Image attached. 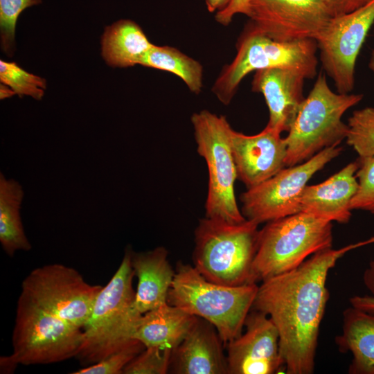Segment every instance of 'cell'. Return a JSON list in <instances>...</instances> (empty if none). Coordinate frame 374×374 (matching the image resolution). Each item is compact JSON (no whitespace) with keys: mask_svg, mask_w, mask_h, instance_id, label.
I'll return each mask as SVG.
<instances>
[{"mask_svg":"<svg viewBox=\"0 0 374 374\" xmlns=\"http://www.w3.org/2000/svg\"><path fill=\"white\" fill-rule=\"evenodd\" d=\"M357 168L356 161L320 184L307 185L299 197L301 212L330 222L348 223L352 215L350 202L359 188Z\"/></svg>","mask_w":374,"mask_h":374,"instance_id":"obj_18","label":"cell"},{"mask_svg":"<svg viewBox=\"0 0 374 374\" xmlns=\"http://www.w3.org/2000/svg\"><path fill=\"white\" fill-rule=\"evenodd\" d=\"M145 346L136 339L101 361L84 366L72 374H121L125 366L144 348Z\"/></svg>","mask_w":374,"mask_h":374,"instance_id":"obj_28","label":"cell"},{"mask_svg":"<svg viewBox=\"0 0 374 374\" xmlns=\"http://www.w3.org/2000/svg\"><path fill=\"white\" fill-rule=\"evenodd\" d=\"M197 317L166 303L143 314L132 338L145 347H158L172 351L184 339Z\"/></svg>","mask_w":374,"mask_h":374,"instance_id":"obj_20","label":"cell"},{"mask_svg":"<svg viewBox=\"0 0 374 374\" xmlns=\"http://www.w3.org/2000/svg\"><path fill=\"white\" fill-rule=\"evenodd\" d=\"M341 353H350V374H374V314L354 307L343 312L341 333L335 337Z\"/></svg>","mask_w":374,"mask_h":374,"instance_id":"obj_21","label":"cell"},{"mask_svg":"<svg viewBox=\"0 0 374 374\" xmlns=\"http://www.w3.org/2000/svg\"><path fill=\"white\" fill-rule=\"evenodd\" d=\"M0 80L20 97L28 96L38 100L46 88L45 79L28 73L15 62L0 61Z\"/></svg>","mask_w":374,"mask_h":374,"instance_id":"obj_26","label":"cell"},{"mask_svg":"<svg viewBox=\"0 0 374 374\" xmlns=\"http://www.w3.org/2000/svg\"><path fill=\"white\" fill-rule=\"evenodd\" d=\"M346 138L359 157H374V107L355 110L348 119Z\"/></svg>","mask_w":374,"mask_h":374,"instance_id":"obj_25","label":"cell"},{"mask_svg":"<svg viewBox=\"0 0 374 374\" xmlns=\"http://www.w3.org/2000/svg\"><path fill=\"white\" fill-rule=\"evenodd\" d=\"M373 32H374V30H373Z\"/></svg>","mask_w":374,"mask_h":374,"instance_id":"obj_38","label":"cell"},{"mask_svg":"<svg viewBox=\"0 0 374 374\" xmlns=\"http://www.w3.org/2000/svg\"><path fill=\"white\" fill-rule=\"evenodd\" d=\"M332 222L299 212L266 223L258 232L251 283L290 271L332 247Z\"/></svg>","mask_w":374,"mask_h":374,"instance_id":"obj_4","label":"cell"},{"mask_svg":"<svg viewBox=\"0 0 374 374\" xmlns=\"http://www.w3.org/2000/svg\"><path fill=\"white\" fill-rule=\"evenodd\" d=\"M15 93L14 91L7 86L6 84H4L3 83L1 84L0 87V98L1 100H3L7 98H10Z\"/></svg>","mask_w":374,"mask_h":374,"instance_id":"obj_36","label":"cell"},{"mask_svg":"<svg viewBox=\"0 0 374 374\" xmlns=\"http://www.w3.org/2000/svg\"><path fill=\"white\" fill-rule=\"evenodd\" d=\"M368 67L374 74V49L372 51L368 62Z\"/></svg>","mask_w":374,"mask_h":374,"instance_id":"obj_37","label":"cell"},{"mask_svg":"<svg viewBox=\"0 0 374 374\" xmlns=\"http://www.w3.org/2000/svg\"><path fill=\"white\" fill-rule=\"evenodd\" d=\"M357 161L359 188L350 207L352 211H365L374 214V157H359Z\"/></svg>","mask_w":374,"mask_h":374,"instance_id":"obj_30","label":"cell"},{"mask_svg":"<svg viewBox=\"0 0 374 374\" xmlns=\"http://www.w3.org/2000/svg\"><path fill=\"white\" fill-rule=\"evenodd\" d=\"M244 327L245 331L226 344L229 374L285 373L278 332L271 319L251 309Z\"/></svg>","mask_w":374,"mask_h":374,"instance_id":"obj_14","label":"cell"},{"mask_svg":"<svg viewBox=\"0 0 374 374\" xmlns=\"http://www.w3.org/2000/svg\"><path fill=\"white\" fill-rule=\"evenodd\" d=\"M140 65L176 75L184 81L189 90L195 94L202 91V65L176 48L154 44L144 55Z\"/></svg>","mask_w":374,"mask_h":374,"instance_id":"obj_24","label":"cell"},{"mask_svg":"<svg viewBox=\"0 0 374 374\" xmlns=\"http://www.w3.org/2000/svg\"><path fill=\"white\" fill-rule=\"evenodd\" d=\"M258 224L230 223L205 217L195 231L193 267L206 280L227 286L250 283Z\"/></svg>","mask_w":374,"mask_h":374,"instance_id":"obj_5","label":"cell"},{"mask_svg":"<svg viewBox=\"0 0 374 374\" xmlns=\"http://www.w3.org/2000/svg\"><path fill=\"white\" fill-rule=\"evenodd\" d=\"M197 151L206 163L208 182L206 217L230 223L247 219L240 210L234 191L236 169L231 146L233 129L224 116L204 109L191 116Z\"/></svg>","mask_w":374,"mask_h":374,"instance_id":"obj_8","label":"cell"},{"mask_svg":"<svg viewBox=\"0 0 374 374\" xmlns=\"http://www.w3.org/2000/svg\"><path fill=\"white\" fill-rule=\"evenodd\" d=\"M342 151L338 146L323 149L303 163L283 168L240 196L241 212L258 224L301 212L299 197L312 176Z\"/></svg>","mask_w":374,"mask_h":374,"instance_id":"obj_10","label":"cell"},{"mask_svg":"<svg viewBox=\"0 0 374 374\" xmlns=\"http://www.w3.org/2000/svg\"><path fill=\"white\" fill-rule=\"evenodd\" d=\"M305 75L290 68L274 67L255 71L251 89L263 95L269 109L267 127L281 134L288 132L305 97Z\"/></svg>","mask_w":374,"mask_h":374,"instance_id":"obj_16","label":"cell"},{"mask_svg":"<svg viewBox=\"0 0 374 374\" xmlns=\"http://www.w3.org/2000/svg\"><path fill=\"white\" fill-rule=\"evenodd\" d=\"M249 0H230L228 5L222 10L216 13V20L222 25H228L233 17L241 13L247 15Z\"/></svg>","mask_w":374,"mask_h":374,"instance_id":"obj_33","label":"cell"},{"mask_svg":"<svg viewBox=\"0 0 374 374\" xmlns=\"http://www.w3.org/2000/svg\"><path fill=\"white\" fill-rule=\"evenodd\" d=\"M230 0H206V5L209 12L220 11L229 3Z\"/></svg>","mask_w":374,"mask_h":374,"instance_id":"obj_35","label":"cell"},{"mask_svg":"<svg viewBox=\"0 0 374 374\" xmlns=\"http://www.w3.org/2000/svg\"><path fill=\"white\" fill-rule=\"evenodd\" d=\"M373 24L374 0H371L353 12L330 17L315 39L322 66L337 92L353 91L356 61Z\"/></svg>","mask_w":374,"mask_h":374,"instance_id":"obj_12","label":"cell"},{"mask_svg":"<svg viewBox=\"0 0 374 374\" xmlns=\"http://www.w3.org/2000/svg\"><path fill=\"white\" fill-rule=\"evenodd\" d=\"M330 16L336 17L353 12L371 0H320Z\"/></svg>","mask_w":374,"mask_h":374,"instance_id":"obj_32","label":"cell"},{"mask_svg":"<svg viewBox=\"0 0 374 374\" xmlns=\"http://www.w3.org/2000/svg\"><path fill=\"white\" fill-rule=\"evenodd\" d=\"M132 267L138 278L134 306L141 314L168 303L175 271L168 260L164 247L134 253Z\"/></svg>","mask_w":374,"mask_h":374,"instance_id":"obj_19","label":"cell"},{"mask_svg":"<svg viewBox=\"0 0 374 374\" xmlns=\"http://www.w3.org/2000/svg\"><path fill=\"white\" fill-rule=\"evenodd\" d=\"M371 240L320 251L296 268L258 286L252 309L267 314L279 335L285 373L311 374L321 323L329 299L330 270L349 251Z\"/></svg>","mask_w":374,"mask_h":374,"instance_id":"obj_1","label":"cell"},{"mask_svg":"<svg viewBox=\"0 0 374 374\" xmlns=\"http://www.w3.org/2000/svg\"><path fill=\"white\" fill-rule=\"evenodd\" d=\"M236 47L233 60L224 66L212 87L213 93L225 105L231 103L243 78L252 71L283 67L298 70L307 79L317 75L318 48L314 39L276 41L249 22Z\"/></svg>","mask_w":374,"mask_h":374,"instance_id":"obj_7","label":"cell"},{"mask_svg":"<svg viewBox=\"0 0 374 374\" xmlns=\"http://www.w3.org/2000/svg\"><path fill=\"white\" fill-rule=\"evenodd\" d=\"M132 255L131 249L127 248L115 274L98 294L82 328L83 339L76 357L85 366L101 361L134 339L132 335L142 314L134 306Z\"/></svg>","mask_w":374,"mask_h":374,"instance_id":"obj_2","label":"cell"},{"mask_svg":"<svg viewBox=\"0 0 374 374\" xmlns=\"http://www.w3.org/2000/svg\"><path fill=\"white\" fill-rule=\"evenodd\" d=\"M258 288L257 283L227 286L211 282L193 266L179 262L168 303L211 323L225 346L242 332Z\"/></svg>","mask_w":374,"mask_h":374,"instance_id":"obj_3","label":"cell"},{"mask_svg":"<svg viewBox=\"0 0 374 374\" xmlns=\"http://www.w3.org/2000/svg\"><path fill=\"white\" fill-rule=\"evenodd\" d=\"M172 350L145 347L124 368L125 374H166L169 371Z\"/></svg>","mask_w":374,"mask_h":374,"instance_id":"obj_29","label":"cell"},{"mask_svg":"<svg viewBox=\"0 0 374 374\" xmlns=\"http://www.w3.org/2000/svg\"><path fill=\"white\" fill-rule=\"evenodd\" d=\"M246 15L255 28L279 42L315 40L331 17L320 0H249Z\"/></svg>","mask_w":374,"mask_h":374,"instance_id":"obj_13","label":"cell"},{"mask_svg":"<svg viewBox=\"0 0 374 374\" xmlns=\"http://www.w3.org/2000/svg\"><path fill=\"white\" fill-rule=\"evenodd\" d=\"M363 281L371 295L354 296L349 300L352 307L374 314V259L363 274Z\"/></svg>","mask_w":374,"mask_h":374,"instance_id":"obj_31","label":"cell"},{"mask_svg":"<svg viewBox=\"0 0 374 374\" xmlns=\"http://www.w3.org/2000/svg\"><path fill=\"white\" fill-rule=\"evenodd\" d=\"M42 3V0H0L1 44L3 52L10 55L14 51L17 19L26 8Z\"/></svg>","mask_w":374,"mask_h":374,"instance_id":"obj_27","label":"cell"},{"mask_svg":"<svg viewBox=\"0 0 374 374\" xmlns=\"http://www.w3.org/2000/svg\"><path fill=\"white\" fill-rule=\"evenodd\" d=\"M231 146L237 179L247 189L269 179L286 166L285 139L267 126L254 135L232 129Z\"/></svg>","mask_w":374,"mask_h":374,"instance_id":"obj_15","label":"cell"},{"mask_svg":"<svg viewBox=\"0 0 374 374\" xmlns=\"http://www.w3.org/2000/svg\"><path fill=\"white\" fill-rule=\"evenodd\" d=\"M153 45L136 22L120 19L105 28L101 39V54L110 66L130 67L140 64Z\"/></svg>","mask_w":374,"mask_h":374,"instance_id":"obj_22","label":"cell"},{"mask_svg":"<svg viewBox=\"0 0 374 374\" xmlns=\"http://www.w3.org/2000/svg\"><path fill=\"white\" fill-rule=\"evenodd\" d=\"M362 98V94L332 91L325 75H319L285 138V166L301 163L325 148L338 146L348 130L344 114Z\"/></svg>","mask_w":374,"mask_h":374,"instance_id":"obj_6","label":"cell"},{"mask_svg":"<svg viewBox=\"0 0 374 374\" xmlns=\"http://www.w3.org/2000/svg\"><path fill=\"white\" fill-rule=\"evenodd\" d=\"M19 364L13 358L12 355L9 356H3L0 359L1 373H13Z\"/></svg>","mask_w":374,"mask_h":374,"instance_id":"obj_34","label":"cell"},{"mask_svg":"<svg viewBox=\"0 0 374 374\" xmlns=\"http://www.w3.org/2000/svg\"><path fill=\"white\" fill-rule=\"evenodd\" d=\"M24 193L20 184L0 173V242L3 251L13 256L17 251H29L20 208Z\"/></svg>","mask_w":374,"mask_h":374,"instance_id":"obj_23","label":"cell"},{"mask_svg":"<svg viewBox=\"0 0 374 374\" xmlns=\"http://www.w3.org/2000/svg\"><path fill=\"white\" fill-rule=\"evenodd\" d=\"M224 346L216 328L197 319L172 351L169 371L177 374H229Z\"/></svg>","mask_w":374,"mask_h":374,"instance_id":"obj_17","label":"cell"},{"mask_svg":"<svg viewBox=\"0 0 374 374\" xmlns=\"http://www.w3.org/2000/svg\"><path fill=\"white\" fill-rule=\"evenodd\" d=\"M102 287L86 282L73 267L55 263L32 270L22 282L21 294L45 310L82 328Z\"/></svg>","mask_w":374,"mask_h":374,"instance_id":"obj_11","label":"cell"},{"mask_svg":"<svg viewBox=\"0 0 374 374\" xmlns=\"http://www.w3.org/2000/svg\"><path fill=\"white\" fill-rule=\"evenodd\" d=\"M82 339V328L20 294L12 335L11 354L19 364H49L76 357Z\"/></svg>","mask_w":374,"mask_h":374,"instance_id":"obj_9","label":"cell"}]
</instances>
